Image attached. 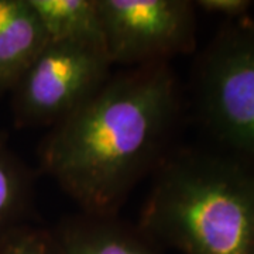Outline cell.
<instances>
[{"label": "cell", "instance_id": "obj_6", "mask_svg": "<svg viewBox=\"0 0 254 254\" xmlns=\"http://www.w3.org/2000/svg\"><path fill=\"white\" fill-rule=\"evenodd\" d=\"M51 236L54 254H158L143 233L116 216H71L51 229Z\"/></svg>", "mask_w": 254, "mask_h": 254}, {"label": "cell", "instance_id": "obj_8", "mask_svg": "<svg viewBox=\"0 0 254 254\" xmlns=\"http://www.w3.org/2000/svg\"><path fill=\"white\" fill-rule=\"evenodd\" d=\"M48 43H81L105 48L96 0H30Z\"/></svg>", "mask_w": 254, "mask_h": 254}, {"label": "cell", "instance_id": "obj_5", "mask_svg": "<svg viewBox=\"0 0 254 254\" xmlns=\"http://www.w3.org/2000/svg\"><path fill=\"white\" fill-rule=\"evenodd\" d=\"M112 66L170 63L196 47L195 3L190 0H96Z\"/></svg>", "mask_w": 254, "mask_h": 254}, {"label": "cell", "instance_id": "obj_9", "mask_svg": "<svg viewBox=\"0 0 254 254\" xmlns=\"http://www.w3.org/2000/svg\"><path fill=\"white\" fill-rule=\"evenodd\" d=\"M33 193L28 168L0 140V239L26 225Z\"/></svg>", "mask_w": 254, "mask_h": 254}, {"label": "cell", "instance_id": "obj_1", "mask_svg": "<svg viewBox=\"0 0 254 254\" xmlns=\"http://www.w3.org/2000/svg\"><path fill=\"white\" fill-rule=\"evenodd\" d=\"M181 93L170 63L128 68L48 128L40 167L82 213L116 216L171 150Z\"/></svg>", "mask_w": 254, "mask_h": 254}, {"label": "cell", "instance_id": "obj_11", "mask_svg": "<svg viewBox=\"0 0 254 254\" xmlns=\"http://www.w3.org/2000/svg\"><path fill=\"white\" fill-rule=\"evenodd\" d=\"M193 3L196 9L223 17L225 21L249 17V11L253 7V1L250 0H196Z\"/></svg>", "mask_w": 254, "mask_h": 254}, {"label": "cell", "instance_id": "obj_2", "mask_svg": "<svg viewBox=\"0 0 254 254\" xmlns=\"http://www.w3.org/2000/svg\"><path fill=\"white\" fill-rule=\"evenodd\" d=\"M140 232L184 254H254V165L222 148H171Z\"/></svg>", "mask_w": 254, "mask_h": 254}, {"label": "cell", "instance_id": "obj_3", "mask_svg": "<svg viewBox=\"0 0 254 254\" xmlns=\"http://www.w3.org/2000/svg\"><path fill=\"white\" fill-rule=\"evenodd\" d=\"M198 119L219 148L254 165V20L225 21L193 71Z\"/></svg>", "mask_w": 254, "mask_h": 254}, {"label": "cell", "instance_id": "obj_7", "mask_svg": "<svg viewBox=\"0 0 254 254\" xmlns=\"http://www.w3.org/2000/svg\"><path fill=\"white\" fill-rule=\"evenodd\" d=\"M47 44L30 0H0V95L14 89Z\"/></svg>", "mask_w": 254, "mask_h": 254}, {"label": "cell", "instance_id": "obj_10", "mask_svg": "<svg viewBox=\"0 0 254 254\" xmlns=\"http://www.w3.org/2000/svg\"><path fill=\"white\" fill-rule=\"evenodd\" d=\"M0 254H54L51 230L23 226L0 239Z\"/></svg>", "mask_w": 254, "mask_h": 254}, {"label": "cell", "instance_id": "obj_4", "mask_svg": "<svg viewBox=\"0 0 254 254\" xmlns=\"http://www.w3.org/2000/svg\"><path fill=\"white\" fill-rule=\"evenodd\" d=\"M110 75L103 47L48 43L11 91L16 125L53 127L91 99Z\"/></svg>", "mask_w": 254, "mask_h": 254}]
</instances>
